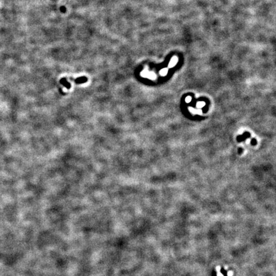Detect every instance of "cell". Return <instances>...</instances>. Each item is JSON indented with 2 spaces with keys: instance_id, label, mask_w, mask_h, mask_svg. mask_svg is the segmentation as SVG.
I'll list each match as a JSON object with an SVG mask.
<instances>
[{
  "instance_id": "obj_1",
  "label": "cell",
  "mask_w": 276,
  "mask_h": 276,
  "mask_svg": "<svg viewBox=\"0 0 276 276\" xmlns=\"http://www.w3.org/2000/svg\"><path fill=\"white\" fill-rule=\"evenodd\" d=\"M204 105H205V103H204L203 102H198V103L197 104V107H201L203 106Z\"/></svg>"
},
{
  "instance_id": "obj_2",
  "label": "cell",
  "mask_w": 276,
  "mask_h": 276,
  "mask_svg": "<svg viewBox=\"0 0 276 276\" xmlns=\"http://www.w3.org/2000/svg\"><path fill=\"white\" fill-rule=\"evenodd\" d=\"M190 100H191V97H190V96H188V97H187L186 99V102L187 103H189V102H190Z\"/></svg>"
}]
</instances>
